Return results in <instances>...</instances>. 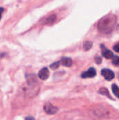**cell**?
<instances>
[{"mask_svg":"<svg viewBox=\"0 0 119 120\" xmlns=\"http://www.w3.org/2000/svg\"><path fill=\"white\" fill-rule=\"evenodd\" d=\"M60 65V61H58V62H55V63H53V64L50 65V68H52L53 70H56L57 68H59Z\"/></svg>","mask_w":119,"mask_h":120,"instance_id":"5bb4252c","label":"cell"},{"mask_svg":"<svg viewBox=\"0 0 119 120\" xmlns=\"http://www.w3.org/2000/svg\"><path fill=\"white\" fill-rule=\"evenodd\" d=\"M112 63L115 65H119V56H114L112 58Z\"/></svg>","mask_w":119,"mask_h":120,"instance_id":"4fadbf2b","label":"cell"},{"mask_svg":"<svg viewBox=\"0 0 119 120\" xmlns=\"http://www.w3.org/2000/svg\"><path fill=\"white\" fill-rule=\"evenodd\" d=\"M95 61H96V63H97V64H100V63L102 62V58H101L100 56H97V57L95 58Z\"/></svg>","mask_w":119,"mask_h":120,"instance_id":"2e32d148","label":"cell"},{"mask_svg":"<svg viewBox=\"0 0 119 120\" xmlns=\"http://www.w3.org/2000/svg\"><path fill=\"white\" fill-rule=\"evenodd\" d=\"M116 22V17L114 15H107L102 18L98 23V30L103 33L111 32Z\"/></svg>","mask_w":119,"mask_h":120,"instance_id":"6da1fadb","label":"cell"},{"mask_svg":"<svg viewBox=\"0 0 119 120\" xmlns=\"http://www.w3.org/2000/svg\"><path fill=\"white\" fill-rule=\"evenodd\" d=\"M112 89L114 94L119 98V88L118 87V86L116 84H113L112 86Z\"/></svg>","mask_w":119,"mask_h":120,"instance_id":"9c48e42d","label":"cell"},{"mask_svg":"<svg viewBox=\"0 0 119 120\" xmlns=\"http://www.w3.org/2000/svg\"><path fill=\"white\" fill-rule=\"evenodd\" d=\"M3 12H4V8L2 7H0V20L1 19V15H2Z\"/></svg>","mask_w":119,"mask_h":120,"instance_id":"e0dca14e","label":"cell"},{"mask_svg":"<svg viewBox=\"0 0 119 120\" xmlns=\"http://www.w3.org/2000/svg\"><path fill=\"white\" fill-rule=\"evenodd\" d=\"M96 75V70L93 68H89L86 72H84L81 74V77L83 78H90L94 77Z\"/></svg>","mask_w":119,"mask_h":120,"instance_id":"5b68a950","label":"cell"},{"mask_svg":"<svg viewBox=\"0 0 119 120\" xmlns=\"http://www.w3.org/2000/svg\"><path fill=\"white\" fill-rule=\"evenodd\" d=\"M100 93L101 94H102V95H105V96L109 97V98H111V99H112V96L109 94V91H108V90H107V89H105V88H102V89H100Z\"/></svg>","mask_w":119,"mask_h":120,"instance_id":"30bf717a","label":"cell"},{"mask_svg":"<svg viewBox=\"0 0 119 120\" xmlns=\"http://www.w3.org/2000/svg\"><path fill=\"white\" fill-rule=\"evenodd\" d=\"M60 63L61 65H62L63 66L65 67H70L72 65V60L70 58H62L60 61Z\"/></svg>","mask_w":119,"mask_h":120,"instance_id":"ba28073f","label":"cell"},{"mask_svg":"<svg viewBox=\"0 0 119 120\" xmlns=\"http://www.w3.org/2000/svg\"><path fill=\"white\" fill-rule=\"evenodd\" d=\"M25 120H34V118L32 117L29 116V117H27L25 118Z\"/></svg>","mask_w":119,"mask_h":120,"instance_id":"ac0fdd59","label":"cell"},{"mask_svg":"<svg viewBox=\"0 0 119 120\" xmlns=\"http://www.w3.org/2000/svg\"><path fill=\"white\" fill-rule=\"evenodd\" d=\"M101 49H102V54L105 58L110 59L113 58L114 56L113 53L111 51H109L108 49H107L104 45H101Z\"/></svg>","mask_w":119,"mask_h":120,"instance_id":"8992f818","label":"cell"},{"mask_svg":"<svg viewBox=\"0 0 119 120\" xmlns=\"http://www.w3.org/2000/svg\"><path fill=\"white\" fill-rule=\"evenodd\" d=\"M39 90V86L37 82V79L33 75L27 77V93L29 96H35Z\"/></svg>","mask_w":119,"mask_h":120,"instance_id":"7a4b0ae2","label":"cell"},{"mask_svg":"<svg viewBox=\"0 0 119 120\" xmlns=\"http://www.w3.org/2000/svg\"><path fill=\"white\" fill-rule=\"evenodd\" d=\"M38 76H39V77L41 80H46V79H47L48 78V77H49V70H48V69L46 68H42L39 71Z\"/></svg>","mask_w":119,"mask_h":120,"instance_id":"52a82bcc","label":"cell"},{"mask_svg":"<svg viewBox=\"0 0 119 120\" xmlns=\"http://www.w3.org/2000/svg\"><path fill=\"white\" fill-rule=\"evenodd\" d=\"M92 46H93V43H92L91 41H86V42L84 43V44H83V48H84V49H85L86 51H88V50H89V49H91Z\"/></svg>","mask_w":119,"mask_h":120,"instance_id":"8fae6325","label":"cell"},{"mask_svg":"<svg viewBox=\"0 0 119 120\" xmlns=\"http://www.w3.org/2000/svg\"><path fill=\"white\" fill-rule=\"evenodd\" d=\"M114 50L117 52V53H119V42L118 44H116L114 46Z\"/></svg>","mask_w":119,"mask_h":120,"instance_id":"9a60e30c","label":"cell"},{"mask_svg":"<svg viewBox=\"0 0 119 120\" xmlns=\"http://www.w3.org/2000/svg\"><path fill=\"white\" fill-rule=\"evenodd\" d=\"M55 19H56L55 15H52L50 17H48V18L47 19V20L46 21L45 23H46V24H48V23H52V22H53L55 20Z\"/></svg>","mask_w":119,"mask_h":120,"instance_id":"7c38bea8","label":"cell"},{"mask_svg":"<svg viewBox=\"0 0 119 120\" xmlns=\"http://www.w3.org/2000/svg\"><path fill=\"white\" fill-rule=\"evenodd\" d=\"M43 110L48 115H54L58 112V108L50 103H47L43 106Z\"/></svg>","mask_w":119,"mask_h":120,"instance_id":"3957f363","label":"cell"},{"mask_svg":"<svg viewBox=\"0 0 119 120\" xmlns=\"http://www.w3.org/2000/svg\"><path fill=\"white\" fill-rule=\"evenodd\" d=\"M102 75L107 80H112L114 78V73L109 69H103L101 72Z\"/></svg>","mask_w":119,"mask_h":120,"instance_id":"277c9868","label":"cell"}]
</instances>
